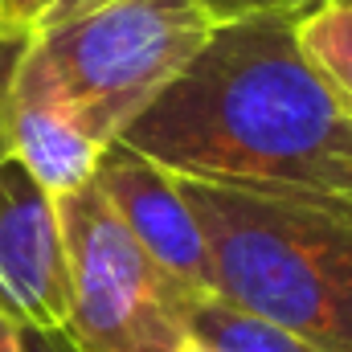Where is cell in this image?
Instances as JSON below:
<instances>
[{"label": "cell", "mask_w": 352, "mask_h": 352, "mask_svg": "<svg viewBox=\"0 0 352 352\" xmlns=\"http://www.w3.org/2000/svg\"><path fill=\"white\" fill-rule=\"evenodd\" d=\"M295 29L278 12L213 29L119 144L184 180L352 209V111Z\"/></svg>", "instance_id": "1"}, {"label": "cell", "mask_w": 352, "mask_h": 352, "mask_svg": "<svg viewBox=\"0 0 352 352\" xmlns=\"http://www.w3.org/2000/svg\"><path fill=\"white\" fill-rule=\"evenodd\" d=\"M180 180L217 295L320 352H352V209Z\"/></svg>", "instance_id": "2"}, {"label": "cell", "mask_w": 352, "mask_h": 352, "mask_svg": "<svg viewBox=\"0 0 352 352\" xmlns=\"http://www.w3.org/2000/svg\"><path fill=\"white\" fill-rule=\"evenodd\" d=\"M213 29L197 0H107L45 29L29 45L25 70L58 94L98 144H115L188 70Z\"/></svg>", "instance_id": "3"}, {"label": "cell", "mask_w": 352, "mask_h": 352, "mask_svg": "<svg viewBox=\"0 0 352 352\" xmlns=\"http://www.w3.org/2000/svg\"><path fill=\"white\" fill-rule=\"evenodd\" d=\"M70 258V320L62 340L74 352H180L188 344L180 287L119 221L90 180L58 197Z\"/></svg>", "instance_id": "4"}, {"label": "cell", "mask_w": 352, "mask_h": 352, "mask_svg": "<svg viewBox=\"0 0 352 352\" xmlns=\"http://www.w3.org/2000/svg\"><path fill=\"white\" fill-rule=\"evenodd\" d=\"M0 316L54 336L70 320V258L58 197L16 156H0Z\"/></svg>", "instance_id": "5"}, {"label": "cell", "mask_w": 352, "mask_h": 352, "mask_svg": "<svg viewBox=\"0 0 352 352\" xmlns=\"http://www.w3.org/2000/svg\"><path fill=\"white\" fill-rule=\"evenodd\" d=\"M94 184L152 263L164 266L188 291H217L205 234L180 192V180L168 168L115 140L94 168Z\"/></svg>", "instance_id": "6"}, {"label": "cell", "mask_w": 352, "mask_h": 352, "mask_svg": "<svg viewBox=\"0 0 352 352\" xmlns=\"http://www.w3.org/2000/svg\"><path fill=\"white\" fill-rule=\"evenodd\" d=\"M8 156H16L50 197H70L94 180V168L111 144H98L82 119L41 87L21 58V70L8 94Z\"/></svg>", "instance_id": "7"}, {"label": "cell", "mask_w": 352, "mask_h": 352, "mask_svg": "<svg viewBox=\"0 0 352 352\" xmlns=\"http://www.w3.org/2000/svg\"><path fill=\"white\" fill-rule=\"evenodd\" d=\"M188 344L205 352H320L295 332L221 299L217 291H188L180 303Z\"/></svg>", "instance_id": "8"}, {"label": "cell", "mask_w": 352, "mask_h": 352, "mask_svg": "<svg viewBox=\"0 0 352 352\" xmlns=\"http://www.w3.org/2000/svg\"><path fill=\"white\" fill-rule=\"evenodd\" d=\"M295 33L307 62L328 78L336 98L352 111V0H328L320 12L303 16Z\"/></svg>", "instance_id": "9"}, {"label": "cell", "mask_w": 352, "mask_h": 352, "mask_svg": "<svg viewBox=\"0 0 352 352\" xmlns=\"http://www.w3.org/2000/svg\"><path fill=\"white\" fill-rule=\"evenodd\" d=\"M197 4H201V8H205V16L221 29V25L250 21V16H270V12L303 21V16L320 12L328 0H197Z\"/></svg>", "instance_id": "10"}, {"label": "cell", "mask_w": 352, "mask_h": 352, "mask_svg": "<svg viewBox=\"0 0 352 352\" xmlns=\"http://www.w3.org/2000/svg\"><path fill=\"white\" fill-rule=\"evenodd\" d=\"M58 0H0V37L37 41Z\"/></svg>", "instance_id": "11"}, {"label": "cell", "mask_w": 352, "mask_h": 352, "mask_svg": "<svg viewBox=\"0 0 352 352\" xmlns=\"http://www.w3.org/2000/svg\"><path fill=\"white\" fill-rule=\"evenodd\" d=\"M21 352H74L62 336L54 332H37V328H21Z\"/></svg>", "instance_id": "12"}, {"label": "cell", "mask_w": 352, "mask_h": 352, "mask_svg": "<svg viewBox=\"0 0 352 352\" xmlns=\"http://www.w3.org/2000/svg\"><path fill=\"white\" fill-rule=\"evenodd\" d=\"M98 4H107V0H58L54 12H50V21H45V29L62 25V21H74V16H82V12H90V8H98Z\"/></svg>", "instance_id": "13"}, {"label": "cell", "mask_w": 352, "mask_h": 352, "mask_svg": "<svg viewBox=\"0 0 352 352\" xmlns=\"http://www.w3.org/2000/svg\"><path fill=\"white\" fill-rule=\"evenodd\" d=\"M0 352H21V328L8 316H0Z\"/></svg>", "instance_id": "14"}, {"label": "cell", "mask_w": 352, "mask_h": 352, "mask_svg": "<svg viewBox=\"0 0 352 352\" xmlns=\"http://www.w3.org/2000/svg\"><path fill=\"white\" fill-rule=\"evenodd\" d=\"M180 352H205V349H197V344H184V349H180Z\"/></svg>", "instance_id": "15"}]
</instances>
